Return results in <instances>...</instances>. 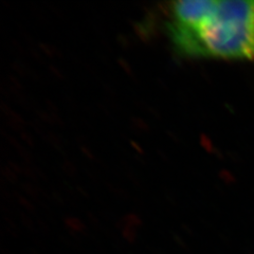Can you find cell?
I'll return each mask as SVG.
<instances>
[{
	"instance_id": "6da1fadb",
	"label": "cell",
	"mask_w": 254,
	"mask_h": 254,
	"mask_svg": "<svg viewBox=\"0 0 254 254\" xmlns=\"http://www.w3.org/2000/svg\"><path fill=\"white\" fill-rule=\"evenodd\" d=\"M165 29L178 54L254 61V0H179Z\"/></svg>"
}]
</instances>
